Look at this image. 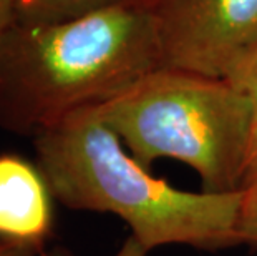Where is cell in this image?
I'll return each mask as SVG.
<instances>
[{"label": "cell", "mask_w": 257, "mask_h": 256, "mask_svg": "<svg viewBox=\"0 0 257 256\" xmlns=\"http://www.w3.org/2000/svg\"><path fill=\"white\" fill-rule=\"evenodd\" d=\"M95 108L146 170L176 158L199 175L201 192H242L254 110L237 85L160 68Z\"/></svg>", "instance_id": "cell-3"}, {"label": "cell", "mask_w": 257, "mask_h": 256, "mask_svg": "<svg viewBox=\"0 0 257 256\" xmlns=\"http://www.w3.org/2000/svg\"><path fill=\"white\" fill-rule=\"evenodd\" d=\"M40 254L42 251H38L37 248L24 246V244L0 239V256H40Z\"/></svg>", "instance_id": "cell-11"}, {"label": "cell", "mask_w": 257, "mask_h": 256, "mask_svg": "<svg viewBox=\"0 0 257 256\" xmlns=\"http://www.w3.org/2000/svg\"><path fill=\"white\" fill-rule=\"evenodd\" d=\"M17 22V0H0V37Z\"/></svg>", "instance_id": "cell-10"}, {"label": "cell", "mask_w": 257, "mask_h": 256, "mask_svg": "<svg viewBox=\"0 0 257 256\" xmlns=\"http://www.w3.org/2000/svg\"><path fill=\"white\" fill-rule=\"evenodd\" d=\"M35 163L58 203L121 218L146 251L166 244L217 251L240 243L244 193H191L151 175L96 108L38 132Z\"/></svg>", "instance_id": "cell-2"}, {"label": "cell", "mask_w": 257, "mask_h": 256, "mask_svg": "<svg viewBox=\"0 0 257 256\" xmlns=\"http://www.w3.org/2000/svg\"><path fill=\"white\" fill-rule=\"evenodd\" d=\"M138 0H17V24H52Z\"/></svg>", "instance_id": "cell-6"}, {"label": "cell", "mask_w": 257, "mask_h": 256, "mask_svg": "<svg viewBox=\"0 0 257 256\" xmlns=\"http://www.w3.org/2000/svg\"><path fill=\"white\" fill-rule=\"evenodd\" d=\"M161 68L234 83L257 53V0H148Z\"/></svg>", "instance_id": "cell-4"}, {"label": "cell", "mask_w": 257, "mask_h": 256, "mask_svg": "<svg viewBox=\"0 0 257 256\" xmlns=\"http://www.w3.org/2000/svg\"><path fill=\"white\" fill-rule=\"evenodd\" d=\"M234 85H237L239 89H242L247 94L250 102H252V110H254L252 140H250L247 170H245V178L242 185V193H244L242 215H245L257 206V53L250 60V63L242 72V75L234 81Z\"/></svg>", "instance_id": "cell-7"}, {"label": "cell", "mask_w": 257, "mask_h": 256, "mask_svg": "<svg viewBox=\"0 0 257 256\" xmlns=\"http://www.w3.org/2000/svg\"><path fill=\"white\" fill-rule=\"evenodd\" d=\"M53 200L35 161L0 155V239L43 253L53 231Z\"/></svg>", "instance_id": "cell-5"}, {"label": "cell", "mask_w": 257, "mask_h": 256, "mask_svg": "<svg viewBox=\"0 0 257 256\" xmlns=\"http://www.w3.org/2000/svg\"><path fill=\"white\" fill-rule=\"evenodd\" d=\"M160 68L148 0L52 24L15 22L0 37V130L34 138Z\"/></svg>", "instance_id": "cell-1"}, {"label": "cell", "mask_w": 257, "mask_h": 256, "mask_svg": "<svg viewBox=\"0 0 257 256\" xmlns=\"http://www.w3.org/2000/svg\"><path fill=\"white\" fill-rule=\"evenodd\" d=\"M146 254H148V251L145 249L143 244H141L135 236L130 235L113 256H146ZM40 256H73V254L65 248H53V249H50V251H47L45 249Z\"/></svg>", "instance_id": "cell-8"}, {"label": "cell", "mask_w": 257, "mask_h": 256, "mask_svg": "<svg viewBox=\"0 0 257 256\" xmlns=\"http://www.w3.org/2000/svg\"><path fill=\"white\" fill-rule=\"evenodd\" d=\"M239 233H240V243L247 244L252 249H257V206L252 211L242 215Z\"/></svg>", "instance_id": "cell-9"}]
</instances>
